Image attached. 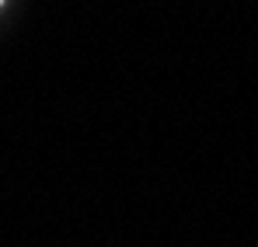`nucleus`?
I'll return each mask as SVG.
<instances>
[{"instance_id": "obj_1", "label": "nucleus", "mask_w": 258, "mask_h": 247, "mask_svg": "<svg viewBox=\"0 0 258 247\" xmlns=\"http://www.w3.org/2000/svg\"><path fill=\"white\" fill-rule=\"evenodd\" d=\"M0 4H4V0H0Z\"/></svg>"}]
</instances>
